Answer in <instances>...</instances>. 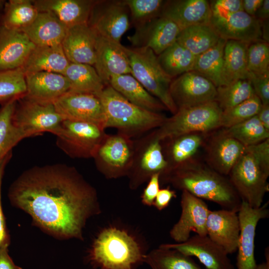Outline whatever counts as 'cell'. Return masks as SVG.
Returning a JSON list of instances; mask_svg holds the SVG:
<instances>
[{
  "mask_svg": "<svg viewBox=\"0 0 269 269\" xmlns=\"http://www.w3.org/2000/svg\"><path fill=\"white\" fill-rule=\"evenodd\" d=\"M8 197L42 231L62 240H83L88 220L101 213L95 188L65 164L26 170L9 186Z\"/></svg>",
  "mask_w": 269,
  "mask_h": 269,
  "instance_id": "cell-1",
  "label": "cell"
},
{
  "mask_svg": "<svg viewBox=\"0 0 269 269\" xmlns=\"http://www.w3.org/2000/svg\"><path fill=\"white\" fill-rule=\"evenodd\" d=\"M170 183L194 196L238 212L242 201L228 178L199 163H183L160 177V183Z\"/></svg>",
  "mask_w": 269,
  "mask_h": 269,
  "instance_id": "cell-2",
  "label": "cell"
},
{
  "mask_svg": "<svg viewBox=\"0 0 269 269\" xmlns=\"http://www.w3.org/2000/svg\"><path fill=\"white\" fill-rule=\"evenodd\" d=\"M146 249L134 234L126 228L110 225L94 239L87 259L95 269H137Z\"/></svg>",
  "mask_w": 269,
  "mask_h": 269,
  "instance_id": "cell-3",
  "label": "cell"
},
{
  "mask_svg": "<svg viewBox=\"0 0 269 269\" xmlns=\"http://www.w3.org/2000/svg\"><path fill=\"white\" fill-rule=\"evenodd\" d=\"M106 116L105 129L114 128L130 137L160 127L167 117L129 102L110 85L97 96Z\"/></svg>",
  "mask_w": 269,
  "mask_h": 269,
  "instance_id": "cell-4",
  "label": "cell"
},
{
  "mask_svg": "<svg viewBox=\"0 0 269 269\" xmlns=\"http://www.w3.org/2000/svg\"><path fill=\"white\" fill-rule=\"evenodd\" d=\"M131 68V74L150 94L158 99L173 115L177 108L169 88L172 79L160 67L157 55L146 47L124 46Z\"/></svg>",
  "mask_w": 269,
  "mask_h": 269,
  "instance_id": "cell-5",
  "label": "cell"
},
{
  "mask_svg": "<svg viewBox=\"0 0 269 269\" xmlns=\"http://www.w3.org/2000/svg\"><path fill=\"white\" fill-rule=\"evenodd\" d=\"M228 175L242 201L253 208L262 205L264 196L269 191V165L264 163L250 146L246 147Z\"/></svg>",
  "mask_w": 269,
  "mask_h": 269,
  "instance_id": "cell-6",
  "label": "cell"
},
{
  "mask_svg": "<svg viewBox=\"0 0 269 269\" xmlns=\"http://www.w3.org/2000/svg\"><path fill=\"white\" fill-rule=\"evenodd\" d=\"M222 112L215 101L178 109L152 134L162 141L185 134L211 131L221 127Z\"/></svg>",
  "mask_w": 269,
  "mask_h": 269,
  "instance_id": "cell-7",
  "label": "cell"
},
{
  "mask_svg": "<svg viewBox=\"0 0 269 269\" xmlns=\"http://www.w3.org/2000/svg\"><path fill=\"white\" fill-rule=\"evenodd\" d=\"M64 120L53 102L36 101L26 96L16 101L12 123L25 137L49 132L56 135Z\"/></svg>",
  "mask_w": 269,
  "mask_h": 269,
  "instance_id": "cell-8",
  "label": "cell"
},
{
  "mask_svg": "<svg viewBox=\"0 0 269 269\" xmlns=\"http://www.w3.org/2000/svg\"><path fill=\"white\" fill-rule=\"evenodd\" d=\"M106 135L105 129L97 124L63 120L56 135V144L72 158H93Z\"/></svg>",
  "mask_w": 269,
  "mask_h": 269,
  "instance_id": "cell-9",
  "label": "cell"
},
{
  "mask_svg": "<svg viewBox=\"0 0 269 269\" xmlns=\"http://www.w3.org/2000/svg\"><path fill=\"white\" fill-rule=\"evenodd\" d=\"M134 151V141L129 136L119 133L106 135L93 158L98 170L108 179L128 176Z\"/></svg>",
  "mask_w": 269,
  "mask_h": 269,
  "instance_id": "cell-10",
  "label": "cell"
},
{
  "mask_svg": "<svg viewBox=\"0 0 269 269\" xmlns=\"http://www.w3.org/2000/svg\"><path fill=\"white\" fill-rule=\"evenodd\" d=\"M161 142L152 133L134 141V159L128 175L131 189H137L154 174H160V177L167 172L169 164L164 156Z\"/></svg>",
  "mask_w": 269,
  "mask_h": 269,
  "instance_id": "cell-11",
  "label": "cell"
},
{
  "mask_svg": "<svg viewBox=\"0 0 269 269\" xmlns=\"http://www.w3.org/2000/svg\"><path fill=\"white\" fill-rule=\"evenodd\" d=\"M88 23L98 35L120 43L130 27L129 9L123 0H97Z\"/></svg>",
  "mask_w": 269,
  "mask_h": 269,
  "instance_id": "cell-12",
  "label": "cell"
},
{
  "mask_svg": "<svg viewBox=\"0 0 269 269\" xmlns=\"http://www.w3.org/2000/svg\"><path fill=\"white\" fill-rule=\"evenodd\" d=\"M269 203L259 208H253L242 201L238 212L240 235L237 251V269H257L255 257V240L257 225L269 216Z\"/></svg>",
  "mask_w": 269,
  "mask_h": 269,
  "instance_id": "cell-13",
  "label": "cell"
},
{
  "mask_svg": "<svg viewBox=\"0 0 269 269\" xmlns=\"http://www.w3.org/2000/svg\"><path fill=\"white\" fill-rule=\"evenodd\" d=\"M169 91L177 109L214 101L217 93L212 82L194 71L173 79Z\"/></svg>",
  "mask_w": 269,
  "mask_h": 269,
  "instance_id": "cell-14",
  "label": "cell"
},
{
  "mask_svg": "<svg viewBox=\"0 0 269 269\" xmlns=\"http://www.w3.org/2000/svg\"><path fill=\"white\" fill-rule=\"evenodd\" d=\"M53 104L64 120L90 122L105 129L104 109L100 98L95 95L68 92Z\"/></svg>",
  "mask_w": 269,
  "mask_h": 269,
  "instance_id": "cell-15",
  "label": "cell"
},
{
  "mask_svg": "<svg viewBox=\"0 0 269 269\" xmlns=\"http://www.w3.org/2000/svg\"><path fill=\"white\" fill-rule=\"evenodd\" d=\"M180 206L181 215L170 230V237L176 243H182L190 237L192 232L207 235L206 222L210 210L203 200L182 190Z\"/></svg>",
  "mask_w": 269,
  "mask_h": 269,
  "instance_id": "cell-16",
  "label": "cell"
},
{
  "mask_svg": "<svg viewBox=\"0 0 269 269\" xmlns=\"http://www.w3.org/2000/svg\"><path fill=\"white\" fill-rule=\"evenodd\" d=\"M210 24L220 38L247 43L262 40V23L244 11L222 15L212 14Z\"/></svg>",
  "mask_w": 269,
  "mask_h": 269,
  "instance_id": "cell-17",
  "label": "cell"
},
{
  "mask_svg": "<svg viewBox=\"0 0 269 269\" xmlns=\"http://www.w3.org/2000/svg\"><path fill=\"white\" fill-rule=\"evenodd\" d=\"M180 31L173 21L160 16L136 27L128 39L134 47L149 48L158 56L177 41Z\"/></svg>",
  "mask_w": 269,
  "mask_h": 269,
  "instance_id": "cell-18",
  "label": "cell"
},
{
  "mask_svg": "<svg viewBox=\"0 0 269 269\" xmlns=\"http://www.w3.org/2000/svg\"><path fill=\"white\" fill-rule=\"evenodd\" d=\"M161 246L195 257L207 269H235L228 253L207 235H195L182 243H167Z\"/></svg>",
  "mask_w": 269,
  "mask_h": 269,
  "instance_id": "cell-19",
  "label": "cell"
},
{
  "mask_svg": "<svg viewBox=\"0 0 269 269\" xmlns=\"http://www.w3.org/2000/svg\"><path fill=\"white\" fill-rule=\"evenodd\" d=\"M93 66L106 86L109 85L112 77L131 73L124 46L99 35Z\"/></svg>",
  "mask_w": 269,
  "mask_h": 269,
  "instance_id": "cell-20",
  "label": "cell"
},
{
  "mask_svg": "<svg viewBox=\"0 0 269 269\" xmlns=\"http://www.w3.org/2000/svg\"><path fill=\"white\" fill-rule=\"evenodd\" d=\"M98 35L88 23L68 28L61 44L69 62L94 66Z\"/></svg>",
  "mask_w": 269,
  "mask_h": 269,
  "instance_id": "cell-21",
  "label": "cell"
},
{
  "mask_svg": "<svg viewBox=\"0 0 269 269\" xmlns=\"http://www.w3.org/2000/svg\"><path fill=\"white\" fill-rule=\"evenodd\" d=\"M240 230L238 212L224 209L210 210L206 222L207 235L228 255L237 252Z\"/></svg>",
  "mask_w": 269,
  "mask_h": 269,
  "instance_id": "cell-22",
  "label": "cell"
},
{
  "mask_svg": "<svg viewBox=\"0 0 269 269\" xmlns=\"http://www.w3.org/2000/svg\"><path fill=\"white\" fill-rule=\"evenodd\" d=\"M160 16L173 21L181 30L194 25L210 24L212 11L206 0H165Z\"/></svg>",
  "mask_w": 269,
  "mask_h": 269,
  "instance_id": "cell-23",
  "label": "cell"
},
{
  "mask_svg": "<svg viewBox=\"0 0 269 269\" xmlns=\"http://www.w3.org/2000/svg\"><path fill=\"white\" fill-rule=\"evenodd\" d=\"M35 46L23 32L0 25V71L21 68Z\"/></svg>",
  "mask_w": 269,
  "mask_h": 269,
  "instance_id": "cell-24",
  "label": "cell"
},
{
  "mask_svg": "<svg viewBox=\"0 0 269 269\" xmlns=\"http://www.w3.org/2000/svg\"><path fill=\"white\" fill-rule=\"evenodd\" d=\"M25 77V96L36 101L53 102L70 90L68 79L61 74L43 71L28 74Z\"/></svg>",
  "mask_w": 269,
  "mask_h": 269,
  "instance_id": "cell-25",
  "label": "cell"
},
{
  "mask_svg": "<svg viewBox=\"0 0 269 269\" xmlns=\"http://www.w3.org/2000/svg\"><path fill=\"white\" fill-rule=\"evenodd\" d=\"M97 0H32L38 11L54 14L67 28L88 23Z\"/></svg>",
  "mask_w": 269,
  "mask_h": 269,
  "instance_id": "cell-26",
  "label": "cell"
},
{
  "mask_svg": "<svg viewBox=\"0 0 269 269\" xmlns=\"http://www.w3.org/2000/svg\"><path fill=\"white\" fill-rule=\"evenodd\" d=\"M69 63L61 44L36 46L21 69L25 75L43 71L63 75Z\"/></svg>",
  "mask_w": 269,
  "mask_h": 269,
  "instance_id": "cell-27",
  "label": "cell"
},
{
  "mask_svg": "<svg viewBox=\"0 0 269 269\" xmlns=\"http://www.w3.org/2000/svg\"><path fill=\"white\" fill-rule=\"evenodd\" d=\"M68 28L52 13L39 11L23 32L36 46L61 44Z\"/></svg>",
  "mask_w": 269,
  "mask_h": 269,
  "instance_id": "cell-28",
  "label": "cell"
},
{
  "mask_svg": "<svg viewBox=\"0 0 269 269\" xmlns=\"http://www.w3.org/2000/svg\"><path fill=\"white\" fill-rule=\"evenodd\" d=\"M109 85L129 102L146 110L158 113L167 110L158 99L146 91L131 74L112 77Z\"/></svg>",
  "mask_w": 269,
  "mask_h": 269,
  "instance_id": "cell-29",
  "label": "cell"
},
{
  "mask_svg": "<svg viewBox=\"0 0 269 269\" xmlns=\"http://www.w3.org/2000/svg\"><path fill=\"white\" fill-rule=\"evenodd\" d=\"M246 148L239 141L224 132L210 149L211 168L222 175H228Z\"/></svg>",
  "mask_w": 269,
  "mask_h": 269,
  "instance_id": "cell-30",
  "label": "cell"
},
{
  "mask_svg": "<svg viewBox=\"0 0 269 269\" xmlns=\"http://www.w3.org/2000/svg\"><path fill=\"white\" fill-rule=\"evenodd\" d=\"M250 44L235 40L226 41L222 74L223 85L238 80L248 79L247 53Z\"/></svg>",
  "mask_w": 269,
  "mask_h": 269,
  "instance_id": "cell-31",
  "label": "cell"
},
{
  "mask_svg": "<svg viewBox=\"0 0 269 269\" xmlns=\"http://www.w3.org/2000/svg\"><path fill=\"white\" fill-rule=\"evenodd\" d=\"M63 75L69 82V92L98 96L107 86L90 65L70 62Z\"/></svg>",
  "mask_w": 269,
  "mask_h": 269,
  "instance_id": "cell-32",
  "label": "cell"
},
{
  "mask_svg": "<svg viewBox=\"0 0 269 269\" xmlns=\"http://www.w3.org/2000/svg\"><path fill=\"white\" fill-rule=\"evenodd\" d=\"M220 38L210 24H203L181 30L176 41L196 57L214 46Z\"/></svg>",
  "mask_w": 269,
  "mask_h": 269,
  "instance_id": "cell-33",
  "label": "cell"
},
{
  "mask_svg": "<svg viewBox=\"0 0 269 269\" xmlns=\"http://www.w3.org/2000/svg\"><path fill=\"white\" fill-rule=\"evenodd\" d=\"M164 72L172 79L193 71L196 56L176 41L157 56Z\"/></svg>",
  "mask_w": 269,
  "mask_h": 269,
  "instance_id": "cell-34",
  "label": "cell"
},
{
  "mask_svg": "<svg viewBox=\"0 0 269 269\" xmlns=\"http://www.w3.org/2000/svg\"><path fill=\"white\" fill-rule=\"evenodd\" d=\"M226 42L220 38L214 46L196 56L193 70L210 80L216 88L223 85L222 74Z\"/></svg>",
  "mask_w": 269,
  "mask_h": 269,
  "instance_id": "cell-35",
  "label": "cell"
},
{
  "mask_svg": "<svg viewBox=\"0 0 269 269\" xmlns=\"http://www.w3.org/2000/svg\"><path fill=\"white\" fill-rule=\"evenodd\" d=\"M144 263L151 269H204L192 257L161 245L147 253Z\"/></svg>",
  "mask_w": 269,
  "mask_h": 269,
  "instance_id": "cell-36",
  "label": "cell"
},
{
  "mask_svg": "<svg viewBox=\"0 0 269 269\" xmlns=\"http://www.w3.org/2000/svg\"><path fill=\"white\" fill-rule=\"evenodd\" d=\"M3 10L1 24L21 31L34 20L39 12L30 0H9L5 2Z\"/></svg>",
  "mask_w": 269,
  "mask_h": 269,
  "instance_id": "cell-37",
  "label": "cell"
},
{
  "mask_svg": "<svg viewBox=\"0 0 269 269\" xmlns=\"http://www.w3.org/2000/svg\"><path fill=\"white\" fill-rule=\"evenodd\" d=\"M17 100L10 101L2 105L0 109V163L20 141L26 138L12 123Z\"/></svg>",
  "mask_w": 269,
  "mask_h": 269,
  "instance_id": "cell-38",
  "label": "cell"
},
{
  "mask_svg": "<svg viewBox=\"0 0 269 269\" xmlns=\"http://www.w3.org/2000/svg\"><path fill=\"white\" fill-rule=\"evenodd\" d=\"M216 90L215 101L222 111L233 107L255 95L248 79L238 80L220 86Z\"/></svg>",
  "mask_w": 269,
  "mask_h": 269,
  "instance_id": "cell-39",
  "label": "cell"
},
{
  "mask_svg": "<svg viewBox=\"0 0 269 269\" xmlns=\"http://www.w3.org/2000/svg\"><path fill=\"white\" fill-rule=\"evenodd\" d=\"M168 140L171 142L168 150L170 161L168 162L169 168L167 172L188 161L202 142V137L197 133L185 134Z\"/></svg>",
  "mask_w": 269,
  "mask_h": 269,
  "instance_id": "cell-40",
  "label": "cell"
},
{
  "mask_svg": "<svg viewBox=\"0 0 269 269\" xmlns=\"http://www.w3.org/2000/svg\"><path fill=\"white\" fill-rule=\"evenodd\" d=\"M224 133L246 147L260 143L269 137V131L263 126L257 115L227 128Z\"/></svg>",
  "mask_w": 269,
  "mask_h": 269,
  "instance_id": "cell-41",
  "label": "cell"
},
{
  "mask_svg": "<svg viewBox=\"0 0 269 269\" xmlns=\"http://www.w3.org/2000/svg\"><path fill=\"white\" fill-rule=\"evenodd\" d=\"M26 94L25 77L21 68L0 71V104L18 100Z\"/></svg>",
  "mask_w": 269,
  "mask_h": 269,
  "instance_id": "cell-42",
  "label": "cell"
},
{
  "mask_svg": "<svg viewBox=\"0 0 269 269\" xmlns=\"http://www.w3.org/2000/svg\"><path fill=\"white\" fill-rule=\"evenodd\" d=\"M262 105L261 100L255 95L239 104L223 111L221 127L229 128L251 119L258 114Z\"/></svg>",
  "mask_w": 269,
  "mask_h": 269,
  "instance_id": "cell-43",
  "label": "cell"
},
{
  "mask_svg": "<svg viewBox=\"0 0 269 269\" xmlns=\"http://www.w3.org/2000/svg\"><path fill=\"white\" fill-rule=\"evenodd\" d=\"M165 0H124L135 28L161 15Z\"/></svg>",
  "mask_w": 269,
  "mask_h": 269,
  "instance_id": "cell-44",
  "label": "cell"
},
{
  "mask_svg": "<svg viewBox=\"0 0 269 269\" xmlns=\"http://www.w3.org/2000/svg\"><path fill=\"white\" fill-rule=\"evenodd\" d=\"M247 69L249 73L256 75L269 73V42L262 39L249 44L247 53Z\"/></svg>",
  "mask_w": 269,
  "mask_h": 269,
  "instance_id": "cell-45",
  "label": "cell"
},
{
  "mask_svg": "<svg viewBox=\"0 0 269 269\" xmlns=\"http://www.w3.org/2000/svg\"><path fill=\"white\" fill-rule=\"evenodd\" d=\"M248 79L262 105H269V73L262 75L249 73Z\"/></svg>",
  "mask_w": 269,
  "mask_h": 269,
  "instance_id": "cell-46",
  "label": "cell"
},
{
  "mask_svg": "<svg viewBox=\"0 0 269 269\" xmlns=\"http://www.w3.org/2000/svg\"><path fill=\"white\" fill-rule=\"evenodd\" d=\"M209 3L213 15H222L244 11L242 0H214Z\"/></svg>",
  "mask_w": 269,
  "mask_h": 269,
  "instance_id": "cell-47",
  "label": "cell"
},
{
  "mask_svg": "<svg viewBox=\"0 0 269 269\" xmlns=\"http://www.w3.org/2000/svg\"><path fill=\"white\" fill-rule=\"evenodd\" d=\"M12 156L9 153L0 163V248L5 244H10V237L7 229L6 222L1 203V186L4 170Z\"/></svg>",
  "mask_w": 269,
  "mask_h": 269,
  "instance_id": "cell-48",
  "label": "cell"
},
{
  "mask_svg": "<svg viewBox=\"0 0 269 269\" xmlns=\"http://www.w3.org/2000/svg\"><path fill=\"white\" fill-rule=\"evenodd\" d=\"M159 190L160 174L156 173L148 180V183L141 195V203L147 206H152Z\"/></svg>",
  "mask_w": 269,
  "mask_h": 269,
  "instance_id": "cell-49",
  "label": "cell"
},
{
  "mask_svg": "<svg viewBox=\"0 0 269 269\" xmlns=\"http://www.w3.org/2000/svg\"><path fill=\"white\" fill-rule=\"evenodd\" d=\"M176 197V192L169 187L160 189L153 206L158 211H161L168 207L172 199Z\"/></svg>",
  "mask_w": 269,
  "mask_h": 269,
  "instance_id": "cell-50",
  "label": "cell"
},
{
  "mask_svg": "<svg viewBox=\"0 0 269 269\" xmlns=\"http://www.w3.org/2000/svg\"><path fill=\"white\" fill-rule=\"evenodd\" d=\"M9 244H5L0 248V269H22L16 265L8 253Z\"/></svg>",
  "mask_w": 269,
  "mask_h": 269,
  "instance_id": "cell-51",
  "label": "cell"
},
{
  "mask_svg": "<svg viewBox=\"0 0 269 269\" xmlns=\"http://www.w3.org/2000/svg\"><path fill=\"white\" fill-rule=\"evenodd\" d=\"M264 0H242L243 10L251 16L255 15Z\"/></svg>",
  "mask_w": 269,
  "mask_h": 269,
  "instance_id": "cell-52",
  "label": "cell"
},
{
  "mask_svg": "<svg viewBox=\"0 0 269 269\" xmlns=\"http://www.w3.org/2000/svg\"><path fill=\"white\" fill-rule=\"evenodd\" d=\"M257 116L263 126L269 131V105H262Z\"/></svg>",
  "mask_w": 269,
  "mask_h": 269,
  "instance_id": "cell-53",
  "label": "cell"
},
{
  "mask_svg": "<svg viewBox=\"0 0 269 269\" xmlns=\"http://www.w3.org/2000/svg\"><path fill=\"white\" fill-rule=\"evenodd\" d=\"M269 0H264L260 8L257 11L255 17L261 22L269 19Z\"/></svg>",
  "mask_w": 269,
  "mask_h": 269,
  "instance_id": "cell-54",
  "label": "cell"
},
{
  "mask_svg": "<svg viewBox=\"0 0 269 269\" xmlns=\"http://www.w3.org/2000/svg\"><path fill=\"white\" fill-rule=\"evenodd\" d=\"M269 252H265L266 261L257 265V269H269Z\"/></svg>",
  "mask_w": 269,
  "mask_h": 269,
  "instance_id": "cell-55",
  "label": "cell"
},
{
  "mask_svg": "<svg viewBox=\"0 0 269 269\" xmlns=\"http://www.w3.org/2000/svg\"><path fill=\"white\" fill-rule=\"evenodd\" d=\"M5 2V0H0V10L4 8Z\"/></svg>",
  "mask_w": 269,
  "mask_h": 269,
  "instance_id": "cell-56",
  "label": "cell"
}]
</instances>
